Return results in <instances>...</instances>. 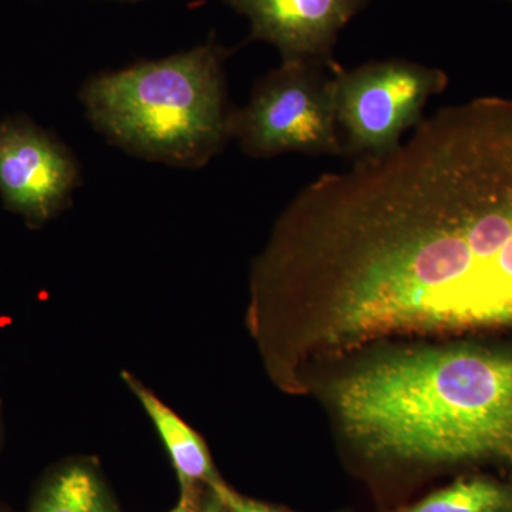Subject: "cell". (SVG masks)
Listing matches in <instances>:
<instances>
[{
    "label": "cell",
    "instance_id": "obj_1",
    "mask_svg": "<svg viewBox=\"0 0 512 512\" xmlns=\"http://www.w3.org/2000/svg\"><path fill=\"white\" fill-rule=\"evenodd\" d=\"M249 322L293 393L379 339L512 328V99L441 109L306 185L252 266Z\"/></svg>",
    "mask_w": 512,
    "mask_h": 512
},
{
    "label": "cell",
    "instance_id": "obj_2",
    "mask_svg": "<svg viewBox=\"0 0 512 512\" xmlns=\"http://www.w3.org/2000/svg\"><path fill=\"white\" fill-rule=\"evenodd\" d=\"M346 439L383 464L512 466V346L403 350L333 383Z\"/></svg>",
    "mask_w": 512,
    "mask_h": 512
},
{
    "label": "cell",
    "instance_id": "obj_3",
    "mask_svg": "<svg viewBox=\"0 0 512 512\" xmlns=\"http://www.w3.org/2000/svg\"><path fill=\"white\" fill-rule=\"evenodd\" d=\"M229 52L215 39L90 77L79 93L94 130L153 163L200 170L232 140Z\"/></svg>",
    "mask_w": 512,
    "mask_h": 512
},
{
    "label": "cell",
    "instance_id": "obj_4",
    "mask_svg": "<svg viewBox=\"0 0 512 512\" xmlns=\"http://www.w3.org/2000/svg\"><path fill=\"white\" fill-rule=\"evenodd\" d=\"M326 69L282 62L262 77L232 120V140L242 153L256 160L286 153L346 156L336 117L333 70L328 74Z\"/></svg>",
    "mask_w": 512,
    "mask_h": 512
},
{
    "label": "cell",
    "instance_id": "obj_5",
    "mask_svg": "<svg viewBox=\"0 0 512 512\" xmlns=\"http://www.w3.org/2000/svg\"><path fill=\"white\" fill-rule=\"evenodd\" d=\"M336 117L346 156L387 153L423 120L427 101L446 90L443 70L409 60L333 69Z\"/></svg>",
    "mask_w": 512,
    "mask_h": 512
},
{
    "label": "cell",
    "instance_id": "obj_6",
    "mask_svg": "<svg viewBox=\"0 0 512 512\" xmlns=\"http://www.w3.org/2000/svg\"><path fill=\"white\" fill-rule=\"evenodd\" d=\"M82 167L69 146L28 116L0 119V198L29 228L45 227L70 207Z\"/></svg>",
    "mask_w": 512,
    "mask_h": 512
},
{
    "label": "cell",
    "instance_id": "obj_7",
    "mask_svg": "<svg viewBox=\"0 0 512 512\" xmlns=\"http://www.w3.org/2000/svg\"><path fill=\"white\" fill-rule=\"evenodd\" d=\"M248 19L251 39L274 46L284 63L333 70L339 33L369 0H225Z\"/></svg>",
    "mask_w": 512,
    "mask_h": 512
},
{
    "label": "cell",
    "instance_id": "obj_8",
    "mask_svg": "<svg viewBox=\"0 0 512 512\" xmlns=\"http://www.w3.org/2000/svg\"><path fill=\"white\" fill-rule=\"evenodd\" d=\"M123 380L156 427L158 437L177 474L180 493L200 488L217 490L227 484L218 474L207 443L200 434L167 404L161 402L156 394L148 390L136 377L124 372Z\"/></svg>",
    "mask_w": 512,
    "mask_h": 512
},
{
    "label": "cell",
    "instance_id": "obj_9",
    "mask_svg": "<svg viewBox=\"0 0 512 512\" xmlns=\"http://www.w3.org/2000/svg\"><path fill=\"white\" fill-rule=\"evenodd\" d=\"M28 512H121L99 463L69 458L49 468L37 484Z\"/></svg>",
    "mask_w": 512,
    "mask_h": 512
},
{
    "label": "cell",
    "instance_id": "obj_10",
    "mask_svg": "<svg viewBox=\"0 0 512 512\" xmlns=\"http://www.w3.org/2000/svg\"><path fill=\"white\" fill-rule=\"evenodd\" d=\"M394 512H512V484L463 478Z\"/></svg>",
    "mask_w": 512,
    "mask_h": 512
},
{
    "label": "cell",
    "instance_id": "obj_11",
    "mask_svg": "<svg viewBox=\"0 0 512 512\" xmlns=\"http://www.w3.org/2000/svg\"><path fill=\"white\" fill-rule=\"evenodd\" d=\"M224 501L228 512H293L286 508L275 507V505L261 503V501L251 500V498L242 497L237 491L232 490L227 484L214 490Z\"/></svg>",
    "mask_w": 512,
    "mask_h": 512
},
{
    "label": "cell",
    "instance_id": "obj_12",
    "mask_svg": "<svg viewBox=\"0 0 512 512\" xmlns=\"http://www.w3.org/2000/svg\"><path fill=\"white\" fill-rule=\"evenodd\" d=\"M202 491H204V488L180 493V500H178L177 505L168 512H200Z\"/></svg>",
    "mask_w": 512,
    "mask_h": 512
},
{
    "label": "cell",
    "instance_id": "obj_13",
    "mask_svg": "<svg viewBox=\"0 0 512 512\" xmlns=\"http://www.w3.org/2000/svg\"><path fill=\"white\" fill-rule=\"evenodd\" d=\"M200 512H228L220 495L212 488H204L202 491Z\"/></svg>",
    "mask_w": 512,
    "mask_h": 512
},
{
    "label": "cell",
    "instance_id": "obj_14",
    "mask_svg": "<svg viewBox=\"0 0 512 512\" xmlns=\"http://www.w3.org/2000/svg\"><path fill=\"white\" fill-rule=\"evenodd\" d=\"M106 2H116V3H138V2H143V0H106Z\"/></svg>",
    "mask_w": 512,
    "mask_h": 512
},
{
    "label": "cell",
    "instance_id": "obj_15",
    "mask_svg": "<svg viewBox=\"0 0 512 512\" xmlns=\"http://www.w3.org/2000/svg\"><path fill=\"white\" fill-rule=\"evenodd\" d=\"M0 444H2V409H0Z\"/></svg>",
    "mask_w": 512,
    "mask_h": 512
},
{
    "label": "cell",
    "instance_id": "obj_16",
    "mask_svg": "<svg viewBox=\"0 0 512 512\" xmlns=\"http://www.w3.org/2000/svg\"><path fill=\"white\" fill-rule=\"evenodd\" d=\"M0 512H10L8 508L3 507L2 504H0Z\"/></svg>",
    "mask_w": 512,
    "mask_h": 512
}]
</instances>
